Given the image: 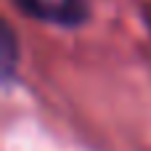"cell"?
<instances>
[{
  "label": "cell",
  "mask_w": 151,
  "mask_h": 151,
  "mask_svg": "<svg viewBox=\"0 0 151 151\" xmlns=\"http://www.w3.org/2000/svg\"><path fill=\"white\" fill-rule=\"evenodd\" d=\"M16 5L27 16L56 27H80L88 19L85 0H16Z\"/></svg>",
  "instance_id": "1"
},
{
  "label": "cell",
  "mask_w": 151,
  "mask_h": 151,
  "mask_svg": "<svg viewBox=\"0 0 151 151\" xmlns=\"http://www.w3.org/2000/svg\"><path fill=\"white\" fill-rule=\"evenodd\" d=\"M16 35L11 29V24H3V35H0V56H3V80L11 82L13 72H16Z\"/></svg>",
  "instance_id": "2"
}]
</instances>
